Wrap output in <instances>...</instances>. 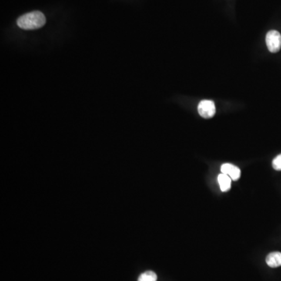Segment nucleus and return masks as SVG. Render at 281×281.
Returning a JSON list of instances; mask_svg holds the SVG:
<instances>
[{
	"label": "nucleus",
	"instance_id": "nucleus-1",
	"mask_svg": "<svg viewBox=\"0 0 281 281\" xmlns=\"http://www.w3.org/2000/svg\"><path fill=\"white\" fill-rule=\"evenodd\" d=\"M45 15L40 11H33L24 14L18 18V26L24 30H35L42 28L45 24Z\"/></svg>",
	"mask_w": 281,
	"mask_h": 281
},
{
	"label": "nucleus",
	"instance_id": "nucleus-2",
	"mask_svg": "<svg viewBox=\"0 0 281 281\" xmlns=\"http://www.w3.org/2000/svg\"><path fill=\"white\" fill-rule=\"evenodd\" d=\"M266 45L269 52L275 53L281 48V35L277 31L272 30L267 33L266 37Z\"/></svg>",
	"mask_w": 281,
	"mask_h": 281
},
{
	"label": "nucleus",
	"instance_id": "nucleus-3",
	"mask_svg": "<svg viewBox=\"0 0 281 281\" xmlns=\"http://www.w3.org/2000/svg\"><path fill=\"white\" fill-rule=\"evenodd\" d=\"M198 111L202 118H212L216 114V105L213 101L202 100L198 104Z\"/></svg>",
	"mask_w": 281,
	"mask_h": 281
},
{
	"label": "nucleus",
	"instance_id": "nucleus-4",
	"mask_svg": "<svg viewBox=\"0 0 281 281\" xmlns=\"http://www.w3.org/2000/svg\"><path fill=\"white\" fill-rule=\"evenodd\" d=\"M220 170L222 174L228 175L233 181H238L241 177V171L238 166H235L233 164H222Z\"/></svg>",
	"mask_w": 281,
	"mask_h": 281
},
{
	"label": "nucleus",
	"instance_id": "nucleus-5",
	"mask_svg": "<svg viewBox=\"0 0 281 281\" xmlns=\"http://www.w3.org/2000/svg\"><path fill=\"white\" fill-rule=\"evenodd\" d=\"M266 262L269 267L276 268L281 266V252H271L266 256Z\"/></svg>",
	"mask_w": 281,
	"mask_h": 281
},
{
	"label": "nucleus",
	"instance_id": "nucleus-6",
	"mask_svg": "<svg viewBox=\"0 0 281 281\" xmlns=\"http://www.w3.org/2000/svg\"><path fill=\"white\" fill-rule=\"evenodd\" d=\"M231 181H232L231 178L228 175H224V174H220L218 176V182H219V187H220V190L222 192H228L231 189Z\"/></svg>",
	"mask_w": 281,
	"mask_h": 281
},
{
	"label": "nucleus",
	"instance_id": "nucleus-7",
	"mask_svg": "<svg viewBox=\"0 0 281 281\" xmlns=\"http://www.w3.org/2000/svg\"><path fill=\"white\" fill-rule=\"evenodd\" d=\"M157 275L153 271H146L140 275L138 281H156Z\"/></svg>",
	"mask_w": 281,
	"mask_h": 281
},
{
	"label": "nucleus",
	"instance_id": "nucleus-8",
	"mask_svg": "<svg viewBox=\"0 0 281 281\" xmlns=\"http://www.w3.org/2000/svg\"><path fill=\"white\" fill-rule=\"evenodd\" d=\"M272 167L276 171H281V154L272 160Z\"/></svg>",
	"mask_w": 281,
	"mask_h": 281
}]
</instances>
